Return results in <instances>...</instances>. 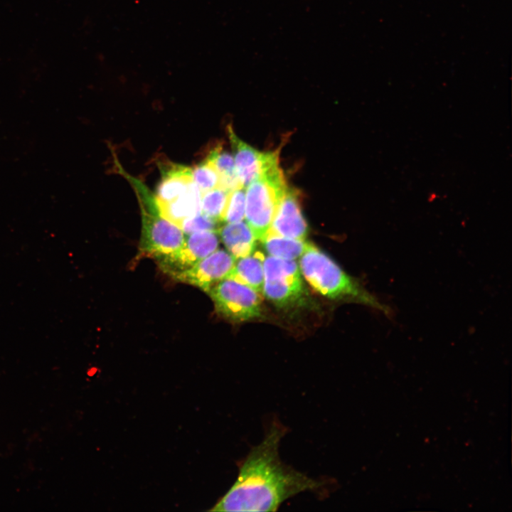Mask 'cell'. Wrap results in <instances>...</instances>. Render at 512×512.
I'll return each instance as SVG.
<instances>
[{"label":"cell","instance_id":"obj_19","mask_svg":"<svg viewBox=\"0 0 512 512\" xmlns=\"http://www.w3.org/2000/svg\"><path fill=\"white\" fill-rule=\"evenodd\" d=\"M245 212V188L239 187L230 193L223 221H242Z\"/></svg>","mask_w":512,"mask_h":512},{"label":"cell","instance_id":"obj_8","mask_svg":"<svg viewBox=\"0 0 512 512\" xmlns=\"http://www.w3.org/2000/svg\"><path fill=\"white\" fill-rule=\"evenodd\" d=\"M236 260L228 252L215 250L173 278L196 286L208 293L215 284L228 277Z\"/></svg>","mask_w":512,"mask_h":512},{"label":"cell","instance_id":"obj_17","mask_svg":"<svg viewBox=\"0 0 512 512\" xmlns=\"http://www.w3.org/2000/svg\"><path fill=\"white\" fill-rule=\"evenodd\" d=\"M230 191L215 187L201 194V213L215 222L223 221Z\"/></svg>","mask_w":512,"mask_h":512},{"label":"cell","instance_id":"obj_18","mask_svg":"<svg viewBox=\"0 0 512 512\" xmlns=\"http://www.w3.org/2000/svg\"><path fill=\"white\" fill-rule=\"evenodd\" d=\"M193 182L201 193L219 185V175L213 166L203 159L191 169Z\"/></svg>","mask_w":512,"mask_h":512},{"label":"cell","instance_id":"obj_2","mask_svg":"<svg viewBox=\"0 0 512 512\" xmlns=\"http://www.w3.org/2000/svg\"><path fill=\"white\" fill-rule=\"evenodd\" d=\"M300 270L310 286L331 299H347L390 314L389 307L365 290L345 273L331 258L314 245L307 243L300 256Z\"/></svg>","mask_w":512,"mask_h":512},{"label":"cell","instance_id":"obj_6","mask_svg":"<svg viewBox=\"0 0 512 512\" xmlns=\"http://www.w3.org/2000/svg\"><path fill=\"white\" fill-rule=\"evenodd\" d=\"M262 294L280 307L300 299L304 287L297 262L273 256L265 258Z\"/></svg>","mask_w":512,"mask_h":512},{"label":"cell","instance_id":"obj_14","mask_svg":"<svg viewBox=\"0 0 512 512\" xmlns=\"http://www.w3.org/2000/svg\"><path fill=\"white\" fill-rule=\"evenodd\" d=\"M228 277L233 279L258 292L262 293L265 257L260 251L237 259Z\"/></svg>","mask_w":512,"mask_h":512},{"label":"cell","instance_id":"obj_16","mask_svg":"<svg viewBox=\"0 0 512 512\" xmlns=\"http://www.w3.org/2000/svg\"><path fill=\"white\" fill-rule=\"evenodd\" d=\"M261 242L270 256L285 260H294L300 257L307 245L304 240L289 238L272 233H267Z\"/></svg>","mask_w":512,"mask_h":512},{"label":"cell","instance_id":"obj_13","mask_svg":"<svg viewBox=\"0 0 512 512\" xmlns=\"http://www.w3.org/2000/svg\"><path fill=\"white\" fill-rule=\"evenodd\" d=\"M223 243L236 260L255 251L256 238L247 223L242 221L228 223L220 229Z\"/></svg>","mask_w":512,"mask_h":512},{"label":"cell","instance_id":"obj_15","mask_svg":"<svg viewBox=\"0 0 512 512\" xmlns=\"http://www.w3.org/2000/svg\"><path fill=\"white\" fill-rule=\"evenodd\" d=\"M203 159L208 161L218 172L219 187L230 192L242 187L238 178L234 157L225 150L221 142L208 147Z\"/></svg>","mask_w":512,"mask_h":512},{"label":"cell","instance_id":"obj_3","mask_svg":"<svg viewBox=\"0 0 512 512\" xmlns=\"http://www.w3.org/2000/svg\"><path fill=\"white\" fill-rule=\"evenodd\" d=\"M127 180L136 193L142 213L139 255L158 260L176 251L185 239L183 230L161 216L155 196L143 183L131 176Z\"/></svg>","mask_w":512,"mask_h":512},{"label":"cell","instance_id":"obj_4","mask_svg":"<svg viewBox=\"0 0 512 512\" xmlns=\"http://www.w3.org/2000/svg\"><path fill=\"white\" fill-rule=\"evenodd\" d=\"M287 188L279 164L265 171L245 187V218L256 240L261 241L267 234Z\"/></svg>","mask_w":512,"mask_h":512},{"label":"cell","instance_id":"obj_9","mask_svg":"<svg viewBox=\"0 0 512 512\" xmlns=\"http://www.w3.org/2000/svg\"><path fill=\"white\" fill-rule=\"evenodd\" d=\"M228 133L233 150L238 178L242 187L245 188L265 170L279 164L278 151H259L238 138L230 125Z\"/></svg>","mask_w":512,"mask_h":512},{"label":"cell","instance_id":"obj_11","mask_svg":"<svg viewBox=\"0 0 512 512\" xmlns=\"http://www.w3.org/2000/svg\"><path fill=\"white\" fill-rule=\"evenodd\" d=\"M157 165L161 176L155 195L158 203L176 199L193 182L190 167L161 158L158 159Z\"/></svg>","mask_w":512,"mask_h":512},{"label":"cell","instance_id":"obj_20","mask_svg":"<svg viewBox=\"0 0 512 512\" xmlns=\"http://www.w3.org/2000/svg\"><path fill=\"white\" fill-rule=\"evenodd\" d=\"M216 223L217 222L201 213L183 220L180 228L184 234H191L203 230H216Z\"/></svg>","mask_w":512,"mask_h":512},{"label":"cell","instance_id":"obj_1","mask_svg":"<svg viewBox=\"0 0 512 512\" xmlns=\"http://www.w3.org/2000/svg\"><path fill=\"white\" fill-rule=\"evenodd\" d=\"M285 427L273 422L262 441L238 466V475L210 511H277L286 500L304 491L321 493L324 482L282 462L279 446Z\"/></svg>","mask_w":512,"mask_h":512},{"label":"cell","instance_id":"obj_5","mask_svg":"<svg viewBox=\"0 0 512 512\" xmlns=\"http://www.w3.org/2000/svg\"><path fill=\"white\" fill-rule=\"evenodd\" d=\"M216 311L234 323L244 322L262 315L260 294L229 277L215 284L208 292Z\"/></svg>","mask_w":512,"mask_h":512},{"label":"cell","instance_id":"obj_7","mask_svg":"<svg viewBox=\"0 0 512 512\" xmlns=\"http://www.w3.org/2000/svg\"><path fill=\"white\" fill-rule=\"evenodd\" d=\"M216 230H203L189 234L176 251L156 260L159 267L172 278L191 268L218 247Z\"/></svg>","mask_w":512,"mask_h":512},{"label":"cell","instance_id":"obj_10","mask_svg":"<svg viewBox=\"0 0 512 512\" xmlns=\"http://www.w3.org/2000/svg\"><path fill=\"white\" fill-rule=\"evenodd\" d=\"M299 193L287 186L277 207L267 233L304 240L307 225L302 213Z\"/></svg>","mask_w":512,"mask_h":512},{"label":"cell","instance_id":"obj_12","mask_svg":"<svg viewBox=\"0 0 512 512\" xmlns=\"http://www.w3.org/2000/svg\"><path fill=\"white\" fill-rule=\"evenodd\" d=\"M201 192L192 182L176 199L157 203L159 213L164 218L180 228L182 222L201 213Z\"/></svg>","mask_w":512,"mask_h":512}]
</instances>
